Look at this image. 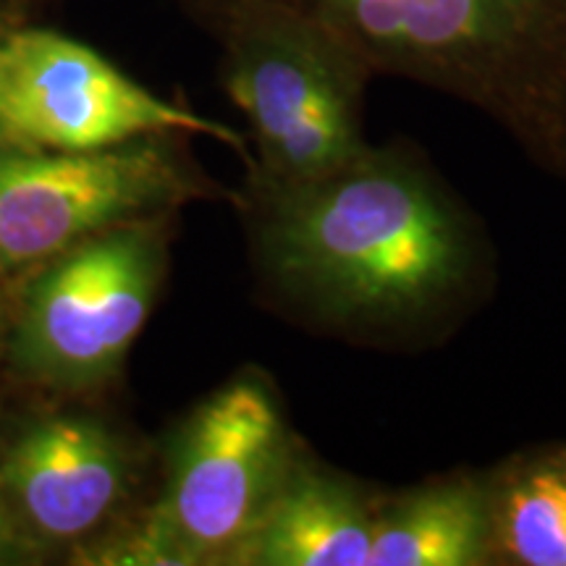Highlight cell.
I'll use <instances>...</instances> for the list:
<instances>
[{
	"label": "cell",
	"instance_id": "5",
	"mask_svg": "<svg viewBox=\"0 0 566 566\" xmlns=\"http://www.w3.org/2000/svg\"><path fill=\"white\" fill-rule=\"evenodd\" d=\"M212 184L184 158L174 134L103 150L0 145V279L34 271L113 226L166 218L210 197Z\"/></svg>",
	"mask_w": 566,
	"mask_h": 566
},
{
	"label": "cell",
	"instance_id": "4",
	"mask_svg": "<svg viewBox=\"0 0 566 566\" xmlns=\"http://www.w3.org/2000/svg\"><path fill=\"white\" fill-rule=\"evenodd\" d=\"M223 87L250 124V189H281L349 166L367 147V71L328 34L281 13L218 24Z\"/></svg>",
	"mask_w": 566,
	"mask_h": 566
},
{
	"label": "cell",
	"instance_id": "8",
	"mask_svg": "<svg viewBox=\"0 0 566 566\" xmlns=\"http://www.w3.org/2000/svg\"><path fill=\"white\" fill-rule=\"evenodd\" d=\"M129 451L84 415L40 417L0 457V499L24 541L63 546L108 522L129 488Z\"/></svg>",
	"mask_w": 566,
	"mask_h": 566
},
{
	"label": "cell",
	"instance_id": "7",
	"mask_svg": "<svg viewBox=\"0 0 566 566\" xmlns=\"http://www.w3.org/2000/svg\"><path fill=\"white\" fill-rule=\"evenodd\" d=\"M0 124L6 142L40 150H103L142 137L197 134L252 163L237 129L163 101L95 48L42 27L0 30Z\"/></svg>",
	"mask_w": 566,
	"mask_h": 566
},
{
	"label": "cell",
	"instance_id": "1",
	"mask_svg": "<svg viewBox=\"0 0 566 566\" xmlns=\"http://www.w3.org/2000/svg\"><path fill=\"white\" fill-rule=\"evenodd\" d=\"M252 247L283 304L359 336L446 321L483 273L467 212L420 160L367 147L321 179L250 189Z\"/></svg>",
	"mask_w": 566,
	"mask_h": 566
},
{
	"label": "cell",
	"instance_id": "9",
	"mask_svg": "<svg viewBox=\"0 0 566 566\" xmlns=\"http://www.w3.org/2000/svg\"><path fill=\"white\" fill-rule=\"evenodd\" d=\"M373 525L357 488L300 454L233 564L367 566Z\"/></svg>",
	"mask_w": 566,
	"mask_h": 566
},
{
	"label": "cell",
	"instance_id": "2",
	"mask_svg": "<svg viewBox=\"0 0 566 566\" xmlns=\"http://www.w3.org/2000/svg\"><path fill=\"white\" fill-rule=\"evenodd\" d=\"M205 30L281 13L328 34L367 76L457 97L525 142L566 150V0H181Z\"/></svg>",
	"mask_w": 566,
	"mask_h": 566
},
{
	"label": "cell",
	"instance_id": "13",
	"mask_svg": "<svg viewBox=\"0 0 566 566\" xmlns=\"http://www.w3.org/2000/svg\"><path fill=\"white\" fill-rule=\"evenodd\" d=\"M0 30H3V21H0ZM6 142V134H3V124H0V145Z\"/></svg>",
	"mask_w": 566,
	"mask_h": 566
},
{
	"label": "cell",
	"instance_id": "11",
	"mask_svg": "<svg viewBox=\"0 0 566 566\" xmlns=\"http://www.w3.org/2000/svg\"><path fill=\"white\" fill-rule=\"evenodd\" d=\"M491 537L525 566H566V470L537 467L491 504Z\"/></svg>",
	"mask_w": 566,
	"mask_h": 566
},
{
	"label": "cell",
	"instance_id": "3",
	"mask_svg": "<svg viewBox=\"0 0 566 566\" xmlns=\"http://www.w3.org/2000/svg\"><path fill=\"white\" fill-rule=\"evenodd\" d=\"M296 457L271 388L258 375H239L184 420L150 512L126 535L82 551V562L233 564Z\"/></svg>",
	"mask_w": 566,
	"mask_h": 566
},
{
	"label": "cell",
	"instance_id": "10",
	"mask_svg": "<svg viewBox=\"0 0 566 566\" xmlns=\"http://www.w3.org/2000/svg\"><path fill=\"white\" fill-rule=\"evenodd\" d=\"M491 499L475 480H449L375 514L367 566H472L485 562Z\"/></svg>",
	"mask_w": 566,
	"mask_h": 566
},
{
	"label": "cell",
	"instance_id": "12",
	"mask_svg": "<svg viewBox=\"0 0 566 566\" xmlns=\"http://www.w3.org/2000/svg\"><path fill=\"white\" fill-rule=\"evenodd\" d=\"M21 541H24V537H21L17 522H13L9 509H6L3 499H0V562H6L11 554H17Z\"/></svg>",
	"mask_w": 566,
	"mask_h": 566
},
{
	"label": "cell",
	"instance_id": "6",
	"mask_svg": "<svg viewBox=\"0 0 566 566\" xmlns=\"http://www.w3.org/2000/svg\"><path fill=\"white\" fill-rule=\"evenodd\" d=\"M160 221L113 226L34 268L11 342L21 375L90 388L122 370L166 273Z\"/></svg>",
	"mask_w": 566,
	"mask_h": 566
}]
</instances>
